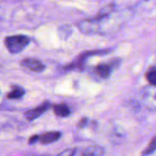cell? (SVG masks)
<instances>
[{"instance_id": "obj_12", "label": "cell", "mask_w": 156, "mask_h": 156, "mask_svg": "<svg viewBox=\"0 0 156 156\" xmlns=\"http://www.w3.org/2000/svg\"><path fill=\"white\" fill-rule=\"evenodd\" d=\"M112 9H113L112 5H107V6H105L104 8H102L101 10V12L99 13V15H98V16H97L96 19H101V18L105 17L106 16H108L112 11Z\"/></svg>"}, {"instance_id": "obj_2", "label": "cell", "mask_w": 156, "mask_h": 156, "mask_svg": "<svg viewBox=\"0 0 156 156\" xmlns=\"http://www.w3.org/2000/svg\"><path fill=\"white\" fill-rule=\"evenodd\" d=\"M141 101L143 105L150 111L156 112V86L144 87L141 91Z\"/></svg>"}, {"instance_id": "obj_7", "label": "cell", "mask_w": 156, "mask_h": 156, "mask_svg": "<svg viewBox=\"0 0 156 156\" xmlns=\"http://www.w3.org/2000/svg\"><path fill=\"white\" fill-rule=\"evenodd\" d=\"M105 150L100 145H90L82 150L80 156H104Z\"/></svg>"}, {"instance_id": "obj_5", "label": "cell", "mask_w": 156, "mask_h": 156, "mask_svg": "<svg viewBox=\"0 0 156 156\" xmlns=\"http://www.w3.org/2000/svg\"><path fill=\"white\" fill-rule=\"evenodd\" d=\"M113 69H114V62H112V63H102V64H99L95 68V70H96V73L101 78L107 79L112 74Z\"/></svg>"}, {"instance_id": "obj_9", "label": "cell", "mask_w": 156, "mask_h": 156, "mask_svg": "<svg viewBox=\"0 0 156 156\" xmlns=\"http://www.w3.org/2000/svg\"><path fill=\"white\" fill-rule=\"evenodd\" d=\"M25 95V90L19 86H14L11 91L7 94L9 100H19Z\"/></svg>"}, {"instance_id": "obj_10", "label": "cell", "mask_w": 156, "mask_h": 156, "mask_svg": "<svg viewBox=\"0 0 156 156\" xmlns=\"http://www.w3.org/2000/svg\"><path fill=\"white\" fill-rule=\"evenodd\" d=\"M145 77H146V80H148V82L151 85L156 86V67L150 68L147 70V72L145 74Z\"/></svg>"}, {"instance_id": "obj_4", "label": "cell", "mask_w": 156, "mask_h": 156, "mask_svg": "<svg viewBox=\"0 0 156 156\" xmlns=\"http://www.w3.org/2000/svg\"><path fill=\"white\" fill-rule=\"evenodd\" d=\"M21 65L34 72H42L45 69V66L44 64L35 58H27L22 60Z\"/></svg>"}, {"instance_id": "obj_8", "label": "cell", "mask_w": 156, "mask_h": 156, "mask_svg": "<svg viewBox=\"0 0 156 156\" xmlns=\"http://www.w3.org/2000/svg\"><path fill=\"white\" fill-rule=\"evenodd\" d=\"M52 110L54 112V113L60 118H66L69 117L71 114V110L70 108L64 103L61 104H54L52 106Z\"/></svg>"}, {"instance_id": "obj_14", "label": "cell", "mask_w": 156, "mask_h": 156, "mask_svg": "<svg viewBox=\"0 0 156 156\" xmlns=\"http://www.w3.org/2000/svg\"><path fill=\"white\" fill-rule=\"evenodd\" d=\"M37 142H38V135H33L28 140V144H35Z\"/></svg>"}, {"instance_id": "obj_3", "label": "cell", "mask_w": 156, "mask_h": 156, "mask_svg": "<svg viewBox=\"0 0 156 156\" xmlns=\"http://www.w3.org/2000/svg\"><path fill=\"white\" fill-rule=\"evenodd\" d=\"M51 107V104L48 101H44L42 104H40L38 107L37 108H34L32 110H29V111H27L24 114L25 118L29 121V122H32L37 118H39L42 114H44L47 111L49 110V108Z\"/></svg>"}, {"instance_id": "obj_11", "label": "cell", "mask_w": 156, "mask_h": 156, "mask_svg": "<svg viewBox=\"0 0 156 156\" xmlns=\"http://www.w3.org/2000/svg\"><path fill=\"white\" fill-rule=\"evenodd\" d=\"M156 151V136H154L152 141L150 142L149 145L144 149V151L142 153V155L143 156H148L152 154H154Z\"/></svg>"}, {"instance_id": "obj_1", "label": "cell", "mask_w": 156, "mask_h": 156, "mask_svg": "<svg viewBox=\"0 0 156 156\" xmlns=\"http://www.w3.org/2000/svg\"><path fill=\"white\" fill-rule=\"evenodd\" d=\"M29 37L24 35H16L10 36L5 37V45L7 50L12 54H17L21 52L28 44H29Z\"/></svg>"}, {"instance_id": "obj_13", "label": "cell", "mask_w": 156, "mask_h": 156, "mask_svg": "<svg viewBox=\"0 0 156 156\" xmlns=\"http://www.w3.org/2000/svg\"><path fill=\"white\" fill-rule=\"evenodd\" d=\"M77 154V149L76 148H69L62 151L57 156H76Z\"/></svg>"}, {"instance_id": "obj_6", "label": "cell", "mask_w": 156, "mask_h": 156, "mask_svg": "<svg viewBox=\"0 0 156 156\" xmlns=\"http://www.w3.org/2000/svg\"><path fill=\"white\" fill-rule=\"evenodd\" d=\"M61 137L60 132H48L41 135H38V142L43 144H49L57 142Z\"/></svg>"}]
</instances>
